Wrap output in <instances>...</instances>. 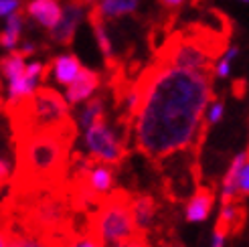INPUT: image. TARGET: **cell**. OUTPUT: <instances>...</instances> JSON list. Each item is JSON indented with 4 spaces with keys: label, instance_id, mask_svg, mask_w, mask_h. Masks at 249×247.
Here are the masks:
<instances>
[{
    "label": "cell",
    "instance_id": "cell-1",
    "mask_svg": "<svg viewBox=\"0 0 249 247\" xmlns=\"http://www.w3.org/2000/svg\"><path fill=\"white\" fill-rule=\"evenodd\" d=\"M138 106L132 116L136 148L150 160H164L203 140L205 114L213 102V71L158 61L134 83Z\"/></svg>",
    "mask_w": 249,
    "mask_h": 247
},
{
    "label": "cell",
    "instance_id": "cell-2",
    "mask_svg": "<svg viewBox=\"0 0 249 247\" xmlns=\"http://www.w3.org/2000/svg\"><path fill=\"white\" fill-rule=\"evenodd\" d=\"M75 138V122L12 136L15 175L10 178V191L63 187L69 178L71 148Z\"/></svg>",
    "mask_w": 249,
    "mask_h": 247
},
{
    "label": "cell",
    "instance_id": "cell-3",
    "mask_svg": "<svg viewBox=\"0 0 249 247\" xmlns=\"http://www.w3.org/2000/svg\"><path fill=\"white\" fill-rule=\"evenodd\" d=\"M2 112L10 122L12 136H20L35 130L59 128L75 122L69 114L65 97L53 88H36L22 97H8Z\"/></svg>",
    "mask_w": 249,
    "mask_h": 247
},
{
    "label": "cell",
    "instance_id": "cell-4",
    "mask_svg": "<svg viewBox=\"0 0 249 247\" xmlns=\"http://www.w3.org/2000/svg\"><path fill=\"white\" fill-rule=\"evenodd\" d=\"M83 227L102 237L106 245H116L132 239H146L138 231L132 213V194L124 189L109 191L97 209L83 217Z\"/></svg>",
    "mask_w": 249,
    "mask_h": 247
},
{
    "label": "cell",
    "instance_id": "cell-5",
    "mask_svg": "<svg viewBox=\"0 0 249 247\" xmlns=\"http://www.w3.org/2000/svg\"><path fill=\"white\" fill-rule=\"evenodd\" d=\"M126 140L122 134L107 128L106 114L99 116L89 128H85V146L89 150V156L97 162H106L111 166L122 164V160L128 156Z\"/></svg>",
    "mask_w": 249,
    "mask_h": 247
},
{
    "label": "cell",
    "instance_id": "cell-6",
    "mask_svg": "<svg viewBox=\"0 0 249 247\" xmlns=\"http://www.w3.org/2000/svg\"><path fill=\"white\" fill-rule=\"evenodd\" d=\"M83 4L79 0H67V6L63 10V18L59 20V24L55 29H51V41L57 45H65L69 47L73 43V36H75V31L79 27V22L83 18Z\"/></svg>",
    "mask_w": 249,
    "mask_h": 247
},
{
    "label": "cell",
    "instance_id": "cell-7",
    "mask_svg": "<svg viewBox=\"0 0 249 247\" xmlns=\"http://www.w3.org/2000/svg\"><path fill=\"white\" fill-rule=\"evenodd\" d=\"M24 15L33 18L43 29H55L63 18V6L59 0H29L24 6Z\"/></svg>",
    "mask_w": 249,
    "mask_h": 247
},
{
    "label": "cell",
    "instance_id": "cell-8",
    "mask_svg": "<svg viewBox=\"0 0 249 247\" xmlns=\"http://www.w3.org/2000/svg\"><path fill=\"white\" fill-rule=\"evenodd\" d=\"M99 83H102V77H99V73L83 67V69L79 71L77 79L67 88V102H69L71 106H75V104L87 100V97H89V95L99 88Z\"/></svg>",
    "mask_w": 249,
    "mask_h": 247
},
{
    "label": "cell",
    "instance_id": "cell-9",
    "mask_svg": "<svg viewBox=\"0 0 249 247\" xmlns=\"http://www.w3.org/2000/svg\"><path fill=\"white\" fill-rule=\"evenodd\" d=\"M87 18H89V24L93 29V35L97 39V45L99 49H102L104 53V59H106V67L107 71H114L118 67L116 59H114V49H111V43L107 39V33H106V24H104V15H102V8H99V4H95L89 12H87Z\"/></svg>",
    "mask_w": 249,
    "mask_h": 247
},
{
    "label": "cell",
    "instance_id": "cell-10",
    "mask_svg": "<svg viewBox=\"0 0 249 247\" xmlns=\"http://www.w3.org/2000/svg\"><path fill=\"white\" fill-rule=\"evenodd\" d=\"M213 201L215 196L209 189H198L184 207V219L189 223H203V221H207V217L211 215V209H213Z\"/></svg>",
    "mask_w": 249,
    "mask_h": 247
},
{
    "label": "cell",
    "instance_id": "cell-11",
    "mask_svg": "<svg viewBox=\"0 0 249 247\" xmlns=\"http://www.w3.org/2000/svg\"><path fill=\"white\" fill-rule=\"evenodd\" d=\"M132 213H134V221L138 231L146 235L150 225L154 223L156 201L148 194H132Z\"/></svg>",
    "mask_w": 249,
    "mask_h": 247
},
{
    "label": "cell",
    "instance_id": "cell-12",
    "mask_svg": "<svg viewBox=\"0 0 249 247\" xmlns=\"http://www.w3.org/2000/svg\"><path fill=\"white\" fill-rule=\"evenodd\" d=\"M249 160V152H241L233 158V162L227 170V175L223 176V184H221V201L223 203H233L239 194V187H237V175L239 168Z\"/></svg>",
    "mask_w": 249,
    "mask_h": 247
},
{
    "label": "cell",
    "instance_id": "cell-13",
    "mask_svg": "<svg viewBox=\"0 0 249 247\" xmlns=\"http://www.w3.org/2000/svg\"><path fill=\"white\" fill-rule=\"evenodd\" d=\"M51 67H53V75H55L57 83H61V85H71L77 79L79 71L83 69L75 55L55 57V59H51Z\"/></svg>",
    "mask_w": 249,
    "mask_h": 247
},
{
    "label": "cell",
    "instance_id": "cell-14",
    "mask_svg": "<svg viewBox=\"0 0 249 247\" xmlns=\"http://www.w3.org/2000/svg\"><path fill=\"white\" fill-rule=\"evenodd\" d=\"M24 71H27V65H24V55H22L20 49L18 51L12 49L6 57L0 59V73H2L8 81L20 77Z\"/></svg>",
    "mask_w": 249,
    "mask_h": 247
},
{
    "label": "cell",
    "instance_id": "cell-15",
    "mask_svg": "<svg viewBox=\"0 0 249 247\" xmlns=\"http://www.w3.org/2000/svg\"><path fill=\"white\" fill-rule=\"evenodd\" d=\"M89 180L93 184V189L99 193H109L114 189V170H111V164L106 162H95L91 172H89Z\"/></svg>",
    "mask_w": 249,
    "mask_h": 247
},
{
    "label": "cell",
    "instance_id": "cell-16",
    "mask_svg": "<svg viewBox=\"0 0 249 247\" xmlns=\"http://www.w3.org/2000/svg\"><path fill=\"white\" fill-rule=\"evenodd\" d=\"M99 8H102V15L106 18H116L124 15H132L138 8V0H104Z\"/></svg>",
    "mask_w": 249,
    "mask_h": 247
},
{
    "label": "cell",
    "instance_id": "cell-17",
    "mask_svg": "<svg viewBox=\"0 0 249 247\" xmlns=\"http://www.w3.org/2000/svg\"><path fill=\"white\" fill-rule=\"evenodd\" d=\"M106 112H104V97L102 95H97V97H93V100H89L85 104V107H83V112H81V128L85 130V128H89L91 124L99 118V116H104Z\"/></svg>",
    "mask_w": 249,
    "mask_h": 247
},
{
    "label": "cell",
    "instance_id": "cell-18",
    "mask_svg": "<svg viewBox=\"0 0 249 247\" xmlns=\"http://www.w3.org/2000/svg\"><path fill=\"white\" fill-rule=\"evenodd\" d=\"M237 55H239V49H237V47H229L227 51L215 61V69H213L215 75L221 77V79L227 77L229 73H231V63L235 61V57H237Z\"/></svg>",
    "mask_w": 249,
    "mask_h": 247
},
{
    "label": "cell",
    "instance_id": "cell-19",
    "mask_svg": "<svg viewBox=\"0 0 249 247\" xmlns=\"http://www.w3.org/2000/svg\"><path fill=\"white\" fill-rule=\"evenodd\" d=\"M235 217H237V207H235V203H223V209H221V217H219L217 229L227 231V229L235 223Z\"/></svg>",
    "mask_w": 249,
    "mask_h": 247
},
{
    "label": "cell",
    "instance_id": "cell-20",
    "mask_svg": "<svg viewBox=\"0 0 249 247\" xmlns=\"http://www.w3.org/2000/svg\"><path fill=\"white\" fill-rule=\"evenodd\" d=\"M75 247H107V245H106V241H104L102 237H97L93 231H89V229L83 227L81 237H79V241H77Z\"/></svg>",
    "mask_w": 249,
    "mask_h": 247
},
{
    "label": "cell",
    "instance_id": "cell-21",
    "mask_svg": "<svg viewBox=\"0 0 249 247\" xmlns=\"http://www.w3.org/2000/svg\"><path fill=\"white\" fill-rule=\"evenodd\" d=\"M223 114H225V106H223L221 102H211L209 107H207V114H205V120L209 126H213V124L221 122Z\"/></svg>",
    "mask_w": 249,
    "mask_h": 247
},
{
    "label": "cell",
    "instance_id": "cell-22",
    "mask_svg": "<svg viewBox=\"0 0 249 247\" xmlns=\"http://www.w3.org/2000/svg\"><path fill=\"white\" fill-rule=\"evenodd\" d=\"M237 187H239V194H241V196H247V194H249V160L239 168Z\"/></svg>",
    "mask_w": 249,
    "mask_h": 247
},
{
    "label": "cell",
    "instance_id": "cell-23",
    "mask_svg": "<svg viewBox=\"0 0 249 247\" xmlns=\"http://www.w3.org/2000/svg\"><path fill=\"white\" fill-rule=\"evenodd\" d=\"M20 8L18 0H0V17H8Z\"/></svg>",
    "mask_w": 249,
    "mask_h": 247
},
{
    "label": "cell",
    "instance_id": "cell-24",
    "mask_svg": "<svg viewBox=\"0 0 249 247\" xmlns=\"http://www.w3.org/2000/svg\"><path fill=\"white\" fill-rule=\"evenodd\" d=\"M10 180V170H8V164L4 162L2 158H0V191H2Z\"/></svg>",
    "mask_w": 249,
    "mask_h": 247
},
{
    "label": "cell",
    "instance_id": "cell-25",
    "mask_svg": "<svg viewBox=\"0 0 249 247\" xmlns=\"http://www.w3.org/2000/svg\"><path fill=\"white\" fill-rule=\"evenodd\" d=\"M17 39H15V36H12L10 33H6V31H2V33H0V45H2L4 49H10V51H12V49H15L17 47Z\"/></svg>",
    "mask_w": 249,
    "mask_h": 247
},
{
    "label": "cell",
    "instance_id": "cell-26",
    "mask_svg": "<svg viewBox=\"0 0 249 247\" xmlns=\"http://www.w3.org/2000/svg\"><path fill=\"white\" fill-rule=\"evenodd\" d=\"M225 239H227V231L215 229V233H213V241H211V247H225Z\"/></svg>",
    "mask_w": 249,
    "mask_h": 247
},
{
    "label": "cell",
    "instance_id": "cell-27",
    "mask_svg": "<svg viewBox=\"0 0 249 247\" xmlns=\"http://www.w3.org/2000/svg\"><path fill=\"white\" fill-rule=\"evenodd\" d=\"M109 247H148L146 239H132V241H124V243H116Z\"/></svg>",
    "mask_w": 249,
    "mask_h": 247
},
{
    "label": "cell",
    "instance_id": "cell-28",
    "mask_svg": "<svg viewBox=\"0 0 249 247\" xmlns=\"http://www.w3.org/2000/svg\"><path fill=\"white\" fill-rule=\"evenodd\" d=\"M160 4H162L164 8H168V10H174V8H178L184 0H158Z\"/></svg>",
    "mask_w": 249,
    "mask_h": 247
},
{
    "label": "cell",
    "instance_id": "cell-29",
    "mask_svg": "<svg viewBox=\"0 0 249 247\" xmlns=\"http://www.w3.org/2000/svg\"><path fill=\"white\" fill-rule=\"evenodd\" d=\"M81 4H95V2H99V0H79Z\"/></svg>",
    "mask_w": 249,
    "mask_h": 247
},
{
    "label": "cell",
    "instance_id": "cell-30",
    "mask_svg": "<svg viewBox=\"0 0 249 247\" xmlns=\"http://www.w3.org/2000/svg\"><path fill=\"white\" fill-rule=\"evenodd\" d=\"M0 247H6V245H4V237H2V233H0Z\"/></svg>",
    "mask_w": 249,
    "mask_h": 247
},
{
    "label": "cell",
    "instance_id": "cell-31",
    "mask_svg": "<svg viewBox=\"0 0 249 247\" xmlns=\"http://www.w3.org/2000/svg\"><path fill=\"white\" fill-rule=\"evenodd\" d=\"M241 2H249V0H241Z\"/></svg>",
    "mask_w": 249,
    "mask_h": 247
}]
</instances>
